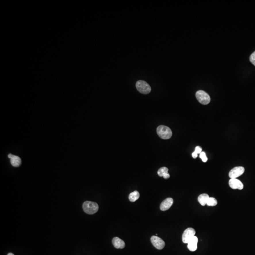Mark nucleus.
I'll return each mask as SVG.
<instances>
[{
	"mask_svg": "<svg viewBox=\"0 0 255 255\" xmlns=\"http://www.w3.org/2000/svg\"><path fill=\"white\" fill-rule=\"evenodd\" d=\"M84 211L87 214H93L97 213L99 209V206L97 203L91 201H86L84 202L83 206Z\"/></svg>",
	"mask_w": 255,
	"mask_h": 255,
	"instance_id": "obj_1",
	"label": "nucleus"
},
{
	"mask_svg": "<svg viewBox=\"0 0 255 255\" xmlns=\"http://www.w3.org/2000/svg\"><path fill=\"white\" fill-rule=\"evenodd\" d=\"M157 133L159 136L164 139H170L172 136V131L169 127L160 125L157 127Z\"/></svg>",
	"mask_w": 255,
	"mask_h": 255,
	"instance_id": "obj_2",
	"label": "nucleus"
},
{
	"mask_svg": "<svg viewBox=\"0 0 255 255\" xmlns=\"http://www.w3.org/2000/svg\"><path fill=\"white\" fill-rule=\"evenodd\" d=\"M137 90L141 94H148L151 91V87L146 81L144 80L137 81L136 84Z\"/></svg>",
	"mask_w": 255,
	"mask_h": 255,
	"instance_id": "obj_3",
	"label": "nucleus"
},
{
	"mask_svg": "<svg viewBox=\"0 0 255 255\" xmlns=\"http://www.w3.org/2000/svg\"><path fill=\"white\" fill-rule=\"evenodd\" d=\"M196 97L198 102L202 105H208L211 100L209 95L203 90L197 91L196 93Z\"/></svg>",
	"mask_w": 255,
	"mask_h": 255,
	"instance_id": "obj_4",
	"label": "nucleus"
},
{
	"mask_svg": "<svg viewBox=\"0 0 255 255\" xmlns=\"http://www.w3.org/2000/svg\"><path fill=\"white\" fill-rule=\"evenodd\" d=\"M196 234V231L192 228H188L184 231L182 236L183 241L184 243H188Z\"/></svg>",
	"mask_w": 255,
	"mask_h": 255,
	"instance_id": "obj_5",
	"label": "nucleus"
},
{
	"mask_svg": "<svg viewBox=\"0 0 255 255\" xmlns=\"http://www.w3.org/2000/svg\"><path fill=\"white\" fill-rule=\"evenodd\" d=\"M151 241L152 244L158 250H162L165 247V242L162 239L156 236H153L151 238Z\"/></svg>",
	"mask_w": 255,
	"mask_h": 255,
	"instance_id": "obj_6",
	"label": "nucleus"
},
{
	"mask_svg": "<svg viewBox=\"0 0 255 255\" xmlns=\"http://www.w3.org/2000/svg\"><path fill=\"white\" fill-rule=\"evenodd\" d=\"M245 168L242 166H237L233 168L229 172V176L231 179L237 178L243 175Z\"/></svg>",
	"mask_w": 255,
	"mask_h": 255,
	"instance_id": "obj_7",
	"label": "nucleus"
},
{
	"mask_svg": "<svg viewBox=\"0 0 255 255\" xmlns=\"http://www.w3.org/2000/svg\"><path fill=\"white\" fill-rule=\"evenodd\" d=\"M229 184L230 187L234 189L242 190L244 187L241 181L236 178L231 179L229 181Z\"/></svg>",
	"mask_w": 255,
	"mask_h": 255,
	"instance_id": "obj_8",
	"label": "nucleus"
},
{
	"mask_svg": "<svg viewBox=\"0 0 255 255\" xmlns=\"http://www.w3.org/2000/svg\"><path fill=\"white\" fill-rule=\"evenodd\" d=\"M173 203V200L172 198H167L164 200L160 205V209L163 211L168 210Z\"/></svg>",
	"mask_w": 255,
	"mask_h": 255,
	"instance_id": "obj_9",
	"label": "nucleus"
},
{
	"mask_svg": "<svg viewBox=\"0 0 255 255\" xmlns=\"http://www.w3.org/2000/svg\"><path fill=\"white\" fill-rule=\"evenodd\" d=\"M114 247L117 249H122L125 247L124 241L118 237H114L112 240Z\"/></svg>",
	"mask_w": 255,
	"mask_h": 255,
	"instance_id": "obj_10",
	"label": "nucleus"
},
{
	"mask_svg": "<svg viewBox=\"0 0 255 255\" xmlns=\"http://www.w3.org/2000/svg\"><path fill=\"white\" fill-rule=\"evenodd\" d=\"M198 242V239L197 237H193L192 239L188 243V248L191 251H196L197 249V244Z\"/></svg>",
	"mask_w": 255,
	"mask_h": 255,
	"instance_id": "obj_11",
	"label": "nucleus"
},
{
	"mask_svg": "<svg viewBox=\"0 0 255 255\" xmlns=\"http://www.w3.org/2000/svg\"><path fill=\"white\" fill-rule=\"evenodd\" d=\"M157 173L160 177H163L165 179H169L170 177V175L168 173V169L165 167L160 168L158 170Z\"/></svg>",
	"mask_w": 255,
	"mask_h": 255,
	"instance_id": "obj_12",
	"label": "nucleus"
},
{
	"mask_svg": "<svg viewBox=\"0 0 255 255\" xmlns=\"http://www.w3.org/2000/svg\"><path fill=\"white\" fill-rule=\"evenodd\" d=\"M209 197L208 195L207 194H201L198 197V201L202 206H204L206 205L208 202V200L209 199Z\"/></svg>",
	"mask_w": 255,
	"mask_h": 255,
	"instance_id": "obj_13",
	"label": "nucleus"
},
{
	"mask_svg": "<svg viewBox=\"0 0 255 255\" xmlns=\"http://www.w3.org/2000/svg\"><path fill=\"white\" fill-rule=\"evenodd\" d=\"M11 163L14 167H19L21 165V160L19 156L13 155L11 158Z\"/></svg>",
	"mask_w": 255,
	"mask_h": 255,
	"instance_id": "obj_14",
	"label": "nucleus"
},
{
	"mask_svg": "<svg viewBox=\"0 0 255 255\" xmlns=\"http://www.w3.org/2000/svg\"><path fill=\"white\" fill-rule=\"evenodd\" d=\"M139 196H140V195H139V192L137 191H134L133 192L130 193L129 196V199L130 200V201L132 202H134L139 199Z\"/></svg>",
	"mask_w": 255,
	"mask_h": 255,
	"instance_id": "obj_15",
	"label": "nucleus"
},
{
	"mask_svg": "<svg viewBox=\"0 0 255 255\" xmlns=\"http://www.w3.org/2000/svg\"><path fill=\"white\" fill-rule=\"evenodd\" d=\"M217 204V201L216 198H210L209 197V199L208 200V202L206 203V205L208 206H216Z\"/></svg>",
	"mask_w": 255,
	"mask_h": 255,
	"instance_id": "obj_16",
	"label": "nucleus"
},
{
	"mask_svg": "<svg viewBox=\"0 0 255 255\" xmlns=\"http://www.w3.org/2000/svg\"><path fill=\"white\" fill-rule=\"evenodd\" d=\"M202 149L201 147H199V146L196 147L194 152L192 154V156L193 157V158H196L198 157V154H200L201 153V152H202Z\"/></svg>",
	"mask_w": 255,
	"mask_h": 255,
	"instance_id": "obj_17",
	"label": "nucleus"
},
{
	"mask_svg": "<svg viewBox=\"0 0 255 255\" xmlns=\"http://www.w3.org/2000/svg\"><path fill=\"white\" fill-rule=\"evenodd\" d=\"M200 157L202 159V161L204 162V163H206L208 161V159L207 157H206L205 152H201V153L200 154Z\"/></svg>",
	"mask_w": 255,
	"mask_h": 255,
	"instance_id": "obj_18",
	"label": "nucleus"
},
{
	"mask_svg": "<svg viewBox=\"0 0 255 255\" xmlns=\"http://www.w3.org/2000/svg\"><path fill=\"white\" fill-rule=\"evenodd\" d=\"M250 62L255 66V51L254 53L251 54L250 57Z\"/></svg>",
	"mask_w": 255,
	"mask_h": 255,
	"instance_id": "obj_19",
	"label": "nucleus"
},
{
	"mask_svg": "<svg viewBox=\"0 0 255 255\" xmlns=\"http://www.w3.org/2000/svg\"><path fill=\"white\" fill-rule=\"evenodd\" d=\"M14 255V254H13V253H9V254H8V255Z\"/></svg>",
	"mask_w": 255,
	"mask_h": 255,
	"instance_id": "obj_20",
	"label": "nucleus"
}]
</instances>
